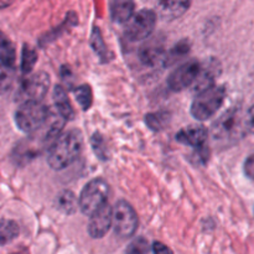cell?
I'll return each mask as SVG.
<instances>
[{"label":"cell","instance_id":"6da1fadb","mask_svg":"<svg viewBox=\"0 0 254 254\" xmlns=\"http://www.w3.org/2000/svg\"><path fill=\"white\" fill-rule=\"evenodd\" d=\"M83 149V136L77 129L60 134L51 143L47 163L54 170H64L79 158Z\"/></svg>","mask_w":254,"mask_h":254},{"label":"cell","instance_id":"7a4b0ae2","mask_svg":"<svg viewBox=\"0 0 254 254\" xmlns=\"http://www.w3.org/2000/svg\"><path fill=\"white\" fill-rule=\"evenodd\" d=\"M246 116L240 107H233L222 114L211 128L215 143L221 145H232L248 133L246 127Z\"/></svg>","mask_w":254,"mask_h":254},{"label":"cell","instance_id":"3957f363","mask_svg":"<svg viewBox=\"0 0 254 254\" xmlns=\"http://www.w3.org/2000/svg\"><path fill=\"white\" fill-rule=\"evenodd\" d=\"M226 98V88L222 86H211L197 93L191 104V114L197 121H206L211 118Z\"/></svg>","mask_w":254,"mask_h":254},{"label":"cell","instance_id":"277c9868","mask_svg":"<svg viewBox=\"0 0 254 254\" xmlns=\"http://www.w3.org/2000/svg\"><path fill=\"white\" fill-rule=\"evenodd\" d=\"M49 119V109L40 101H25L15 112V123L24 133L39 130Z\"/></svg>","mask_w":254,"mask_h":254},{"label":"cell","instance_id":"5b68a950","mask_svg":"<svg viewBox=\"0 0 254 254\" xmlns=\"http://www.w3.org/2000/svg\"><path fill=\"white\" fill-rule=\"evenodd\" d=\"M109 185L103 179H93L89 181L79 195V208L83 215L91 216L101 206L108 202Z\"/></svg>","mask_w":254,"mask_h":254},{"label":"cell","instance_id":"8992f818","mask_svg":"<svg viewBox=\"0 0 254 254\" xmlns=\"http://www.w3.org/2000/svg\"><path fill=\"white\" fill-rule=\"evenodd\" d=\"M113 228L121 238H129L138 228V216L129 202L124 200L117 201L113 207Z\"/></svg>","mask_w":254,"mask_h":254},{"label":"cell","instance_id":"52a82bcc","mask_svg":"<svg viewBox=\"0 0 254 254\" xmlns=\"http://www.w3.org/2000/svg\"><path fill=\"white\" fill-rule=\"evenodd\" d=\"M156 25L155 11L149 9H143L134 14L128 21L126 29L127 39L130 41H140L148 39L153 34Z\"/></svg>","mask_w":254,"mask_h":254},{"label":"cell","instance_id":"ba28073f","mask_svg":"<svg viewBox=\"0 0 254 254\" xmlns=\"http://www.w3.org/2000/svg\"><path fill=\"white\" fill-rule=\"evenodd\" d=\"M201 68H202V64L198 61H196V60H191V61L186 62V64L178 67L169 76L168 79V84L171 91L180 92L189 88L191 84H193L196 82V79H197L198 74L201 72Z\"/></svg>","mask_w":254,"mask_h":254},{"label":"cell","instance_id":"9c48e42d","mask_svg":"<svg viewBox=\"0 0 254 254\" xmlns=\"http://www.w3.org/2000/svg\"><path fill=\"white\" fill-rule=\"evenodd\" d=\"M50 77L45 72H36L21 82L19 96L24 101H41L49 91Z\"/></svg>","mask_w":254,"mask_h":254},{"label":"cell","instance_id":"30bf717a","mask_svg":"<svg viewBox=\"0 0 254 254\" xmlns=\"http://www.w3.org/2000/svg\"><path fill=\"white\" fill-rule=\"evenodd\" d=\"M208 133L203 127L191 126L183 128L176 134V140L181 144L191 146L195 149L196 154L206 160L207 159V149H206V141H207Z\"/></svg>","mask_w":254,"mask_h":254},{"label":"cell","instance_id":"8fae6325","mask_svg":"<svg viewBox=\"0 0 254 254\" xmlns=\"http://www.w3.org/2000/svg\"><path fill=\"white\" fill-rule=\"evenodd\" d=\"M113 226V207L108 202L89 216L88 233L92 238H102Z\"/></svg>","mask_w":254,"mask_h":254},{"label":"cell","instance_id":"7c38bea8","mask_svg":"<svg viewBox=\"0 0 254 254\" xmlns=\"http://www.w3.org/2000/svg\"><path fill=\"white\" fill-rule=\"evenodd\" d=\"M192 0H156L158 14L164 20H175L183 16L191 6Z\"/></svg>","mask_w":254,"mask_h":254},{"label":"cell","instance_id":"4fadbf2b","mask_svg":"<svg viewBox=\"0 0 254 254\" xmlns=\"http://www.w3.org/2000/svg\"><path fill=\"white\" fill-rule=\"evenodd\" d=\"M164 45L159 39H153L143 45L139 52L140 61L146 66H154L164 56Z\"/></svg>","mask_w":254,"mask_h":254},{"label":"cell","instance_id":"5bb4252c","mask_svg":"<svg viewBox=\"0 0 254 254\" xmlns=\"http://www.w3.org/2000/svg\"><path fill=\"white\" fill-rule=\"evenodd\" d=\"M135 2L134 0H113L111 4V15L114 22H128L134 15Z\"/></svg>","mask_w":254,"mask_h":254},{"label":"cell","instance_id":"9a60e30c","mask_svg":"<svg viewBox=\"0 0 254 254\" xmlns=\"http://www.w3.org/2000/svg\"><path fill=\"white\" fill-rule=\"evenodd\" d=\"M54 102L57 111H59L60 116H61L64 121H71V119L73 118L74 112L71 103H69L68 96H67L64 87L59 86V84H57L54 89Z\"/></svg>","mask_w":254,"mask_h":254},{"label":"cell","instance_id":"2e32d148","mask_svg":"<svg viewBox=\"0 0 254 254\" xmlns=\"http://www.w3.org/2000/svg\"><path fill=\"white\" fill-rule=\"evenodd\" d=\"M56 206L60 211L66 215H73L79 206L76 195L69 190H64L56 196Z\"/></svg>","mask_w":254,"mask_h":254},{"label":"cell","instance_id":"e0dca14e","mask_svg":"<svg viewBox=\"0 0 254 254\" xmlns=\"http://www.w3.org/2000/svg\"><path fill=\"white\" fill-rule=\"evenodd\" d=\"M19 226L15 221L0 218V246H6L19 236Z\"/></svg>","mask_w":254,"mask_h":254},{"label":"cell","instance_id":"ac0fdd59","mask_svg":"<svg viewBox=\"0 0 254 254\" xmlns=\"http://www.w3.org/2000/svg\"><path fill=\"white\" fill-rule=\"evenodd\" d=\"M89 42H91V46H92V49L94 50V52H96V54L101 57V61L108 62L109 61V56H108L109 52H108V49H107L106 44H104L103 37H102L101 30H99L98 27H94L93 31H92L91 41Z\"/></svg>","mask_w":254,"mask_h":254},{"label":"cell","instance_id":"d6986e66","mask_svg":"<svg viewBox=\"0 0 254 254\" xmlns=\"http://www.w3.org/2000/svg\"><path fill=\"white\" fill-rule=\"evenodd\" d=\"M0 62L12 67L15 64L14 46L1 32H0Z\"/></svg>","mask_w":254,"mask_h":254},{"label":"cell","instance_id":"ffe728a7","mask_svg":"<svg viewBox=\"0 0 254 254\" xmlns=\"http://www.w3.org/2000/svg\"><path fill=\"white\" fill-rule=\"evenodd\" d=\"M73 94L83 111L91 108L92 102H93V94H92V89L88 84H82V86L76 87L73 89Z\"/></svg>","mask_w":254,"mask_h":254},{"label":"cell","instance_id":"44dd1931","mask_svg":"<svg viewBox=\"0 0 254 254\" xmlns=\"http://www.w3.org/2000/svg\"><path fill=\"white\" fill-rule=\"evenodd\" d=\"M189 51H190V42L188 40H183L178 45H175V47L173 50H170V52L164 57L165 64H176L179 60L185 57V55H188Z\"/></svg>","mask_w":254,"mask_h":254},{"label":"cell","instance_id":"7402d4cb","mask_svg":"<svg viewBox=\"0 0 254 254\" xmlns=\"http://www.w3.org/2000/svg\"><path fill=\"white\" fill-rule=\"evenodd\" d=\"M169 118H170V116L166 112H159V113L146 114L145 122L149 128L155 131H159L165 128L166 124L169 123Z\"/></svg>","mask_w":254,"mask_h":254},{"label":"cell","instance_id":"603a6c76","mask_svg":"<svg viewBox=\"0 0 254 254\" xmlns=\"http://www.w3.org/2000/svg\"><path fill=\"white\" fill-rule=\"evenodd\" d=\"M37 61V54L34 49L25 45L22 49V59H21V71L22 73L27 74L32 71L35 64Z\"/></svg>","mask_w":254,"mask_h":254},{"label":"cell","instance_id":"cb8c5ba5","mask_svg":"<svg viewBox=\"0 0 254 254\" xmlns=\"http://www.w3.org/2000/svg\"><path fill=\"white\" fill-rule=\"evenodd\" d=\"M12 78H14V67L0 62V94L10 88Z\"/></svg>","mask_w":254,"mask_h":254},{"label":"cell","instance_id":"d4e9b609","mask_svg":"<svg viewBox=\"0 0 254 254\" xmlns=\"http://www.w3.org/2000/svg\"><path fill=\"white\" fill-rule=\"evenodd\" d=\"M92 148H93L94 153L97 154L99 159L102 160H107L108 159V150H107L106 141H104L103 136L99 133H96L92 136Z\"/></svg>","mask_w":254,"mask_h":254},{"label":"cell","instance_id":"484cf974","mask_svg":"<svg viewBox=\"0 0 254 254\" xmlns=\"http://www.w3.org/2000/svg\"><path fill=\"white\" fill-rule=\"evenodd\" d=\"M150 251V247H149L148 241L144 240V238H138L134 242H131V245L129 246L127 252L128 253H148Z\"/></svg>","mask_w":254,"mask_h":254},{"label":"cell","instance_id":"4316f807","mask_svg":"<svg viewBox=\"0 0 254 254\" xmlns=\"http://www.w3.org/2000/svg\"><path fill=\"white\" fill-rule=\"evenodd\" d=\"M245 173H246V175L251 179V180L254 181V153L247 159V160H246Z\"/></svg>","mask_w":254,"mask_h":254},{"label":"cell","instance_id":"83f0119b","mask_svg":"<svg viewBox=\"0 0 254 254\" xmlns=\"http://www.w3.org/2000/svg\"><path fill=\"white\" fill-rule=\"evenodd\" d=\"M246 127H247L248 133L254 134V106L246 114Z\"/></svg>","mask_w":254,"mask_h":254},{"label":"cell","instance_id":"f1b7e54d","mask_svg":"<svg viewBox=\"0 0 254 254\" xmlns=\"http://www.w3.org/2000/svg\"><path fill=\"white\" fill-rule=\"evenodd\" d=\"M151 251H153V252H155V253L171 252V251L169 250V248L166 247V246H164L163 243H160V242H155V243H154L153 248H151Z\"/></svg>","mask_w":254,"mask_h":254},{"label":"cell","instance_id":"f546056e","mask_svg":"<svg viewBox=\"0 0 254 254\" xmlns=\"http://www.w3.org/2000/svg\"><path fill=\"white\" fill-rule=\"evenodd\" d=\"M10 2V0H0V7H4L6 6L7 4Z\"/></svg>","mask_w":254,"mask_h":254}]
</instances>
